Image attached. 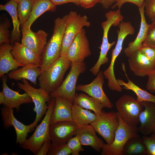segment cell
<instances>
[{"mask_svg": "<svg viewBox=\"0 0 155 155\" xmlns=\"http://www.w3.org/2000/svg\"><path fill=\"white\" fill-rule=\"evenodd\" d=\"M68 15L58 17L54 21L53 34L45 45L40 56L39 67L42 71L46 69L60 56L62 42Z\"/></svg>", "mask_w": 155, "mask_h": 155, "instance_id": "6da1fadb", "label": "cell"}, {"mask_svg": "<svg viewBox=\"0 0 155 155\" xmlns=\"http://www.w3.org/2000/svg\"><path fill=\"white\" fill-rule=\"evenodd\" d=\"M71 63L66 55L60 56L42 71L38 78L40 87L49 94L55 91L62 84L64 75Z\"/></svg>", "mask_w": 155, "mask_h": 155, "instance_id": "7a4b0ae2", "label": "cell"}, {"mask_svg": "<svg viewBox=\"0 0 155 155\" xmlns=\"http://www.w3.org/2000/svg\"><path fill=\"white\" fill-rule=\"evenodd\" d=\"M106 20L102 22L101 26L103 30L102 42L100 47V51L98 59L95 64L90 69L92 74L96 75L99 72L101 66L107 63L109 61L107 53L111 48L116 43L115 41L109 43L108 39L109 30L112 26H119L123 21V17L120 9L116 11H110L105 14Z\"/></svg>", "mask_w": 155, "mask_h": 155, "instance_id": "3957f363", "label": "cell"}, {"mask_svg": "<svg viewBox=\"0 0 155 155\" xmlns=\"http://www.w3.org/2000/svg\"><path fill=\"white\" fill-rule=\"evenodd\" d=\"M55 98H51L48 102V108L44 118L36 127L32 135L21 146L23 148L29 150L36 155L43 143L50 140L49 134L51 119L55 104Z\"/></svg>", "mask_w": 155, "mask_h": 155, "instance_id": "277c9868", "label": "cell"}, {"mask_svg": "<svg viewBox=\"0 0 155 155\" xmlns=\"http://www.w3.org/2000/svg\"><path fill=\"white\" fill-rule=\"evenodd\" d=\"M119 28L117 31V41L115 48L112 50L110 65L108 68L103 72L104 78L108 80L107 85L109 88L115 91H118L121 88L114 74V68L115 61L122 50L125 38L129 35H133L135 32L134 27L129 22L122 21L119 24Z\"/></svg>", "mask_w": 155, "mask_h": 155, "instance_id": "5b68a950", "label": "cell"}, {"mask_svg": "<svg viewBox=\"0 0 155 155\" xmlns=\"http://www.w3.org/2000/svg\"><path fill=\"white\" fill-rule=\"evenodd\" d=\"M117 113L119 125L114 140L110 144H104L100 152L102 155H123L124 146L128 140L131 138L139 136L138 127L128 125Z\"/></svg>", "mask_w": 155, "mask_h": 155, "instance_id": "8992f818", "label": "cell"}, {"mask_svg": "<svg viewBox=\"0 0 155 155\" xmlns=\"http://www.w3.org/2000/svg\"><path fill=\"white\" fill-rule=\"evenodd\" d=\"M117 112L128 125L137 127L140 124L139 117L144 108L142 102L127 94L123 95L116 102Z\"/></svg>", "mask_w": 155, "mask_h": 155, "instance_id": "52a82bcc", "label": "cell"}, {"mask_svg": "<svg viewBox=\"0 0 155 155\" xmlns=\"http://www.w3.org/2000/svg\"><path fill=\"white\" fill-rule=\"evenodd\" d=\"M22 81V83H17L18 87L31 97L34 105L33 111L36 113V117L34 121L31 124L34 130L37 123L46 114L48 108L46 103L50 100L51 98L49 93L44 89L40 87L39 88L34 87L27 80L24 79Z\"/></svg>", "mask_w": 155, "mask_h": 155, "instance_id": "ba28073f", "label": "cell"}, {"mask_svg": "<svg viewBox=\"0 0 155 155\" xmlns=\"http://www.w3.org/2000/svg\"><path fill=\"white\" fill-rule=\"evenodd\" d=\"M71 69L65 80L55 91L49 94L51 98L57 96L66 98L73 102L76 97V84L80 75L86 70L85 63L71 62Z\"/></svg>", "mask_w": 155, "mask_h": 155, "instance_id": "9c48e42d", "label": "cell"}, {"mask_svg": "<svg viewBox=\"0 0 155 155\" xmlns=\"http://www.w3.org/2000/svg\"><path fill=\"white\" fill-rule=\"evenodd\" d=\"M90 23L86 15L81 16L75 11H71L68 14V18L63 38L60 56H66L69 48L76 35L83 27H88Z\"/></svg>", "mask_w": 155, "mask_h": 155, "instance_id": "30bf717a", "label": "cell"}, {"mask_svg": "<svg viewBox=\"0 0 155 155\" xmlns=\"http://www.w3.org/2000/svg\"><path fill=\"white\" fill-rule=\"evenodd\" d=\"M96 132L110 144L113 142L119 125L117 112L102 111L100 115L91 123Z\"/></svg>", "mask_w": 155, "mask_h": 155, "instance_id": "8fae6325", "label": "cell"}, {"mask_svg": "<svg viewBox=\"0 0 155 155\" xmlns=\"http://www.w3.org/2000/svg\"><path fill=\"white\" fill-rule=\"evenodd\" d=\"M78 127L73 121H61L51 123L49 134L52 146H58L66 144L74 135Z\"/></svg>", "mask_w": 155, "mask_h": 155, "instance_id": "7c38bea8", "label": "cell"}, {"mask_svg": "<svg viewBox=\"0 0 155 155\" xmlns=\"http://www.w3.org/2000/svg\"><path fill=\"white\" fill-rule=\"evenodd\" d=\"M1 111L3 127L7 129L13 127L16 135V143L21 146L26 140L28 133L33 131L32 125H26L18 120L14 116L13 108L4 106Z\"/></svg>", "mask_w": 155, "mask_h": 155, "instance_id": "4fadbf2b", "label": "cell"}, {"mask_svg": "<svg viewBox=\"0 0 155 155\" xmlns=\"http://www.w3.org/2000/svg\"><path fill=\"white\" fill-rule=\"evenodd\" d=\"M104 77L103 72L100 71L90 83L86 85H78L76 87V89L83 91L94 98L100 102L104 107L111 109L113 105L103 89Z\"/></svg>", "mask_w": 155, "mask_h": 155, "instance_id": "5bb4252c", "label": "cell"}, {"mask_svg": "<svg viewBox=\"0 0 155 155\" xmlns=\"http://www.w3.org/2000/svg\"><path fill=\"white\" fill-rule=\"evenodd\" d=\"M91 54L89 41L85 30L83 28L71 44L66 56L71 62L82 63Z\"/></svg>", "mask_w": 155, "mask_h": 155, "instance_id": "9a60e30c", "label": "cell"}, {"mask_svg": "<svg viewBox=\"0 0 155 155\" xmlns=\"http://www.w3.org/2000/svg\"><path fill=\"white\" fill-rule=\"evenodd\" d=\"M21 43L40 56L47 43V33L41 30L34 32L31 28H21Z\"/></svg>", "mask_w": 155, "mask_h": 155, "instance_id": "2e32d148", "label": "cell"}, {"mask_svg": "<svg viewBox=\"0 0 155 155\" xmlns=\"http://www.w3.org/2000/svg\"><path fill=\"white\" fill-rule=\"evenodd\" d=\"M128 57L130 69L135 75L144 77L155 70V65L139 50L134 52Z\"/></svg>", "mask_w": 155, "mask_h": 155, "instance_id": "e0dca14e", "label": "cell"}, {"mask_svg": "<svg viewBox=\"0 0 155 155\" xmlns=\"http://www.w3.org/2000/svg\"><path fill=\"white\" fill-rule=\"evenodd\" d=\"M2 91L5 97L3 106L9 108H15L17 111H20L21 105L33 102L31 97L26 92L23 94L14 91L9 88L7 84V76L5 75L2 77Z\"/></svg>", "mask_w": 155, "mask_h": 155, "instance_id": "ac0fdd59", "label": "cell"}, {"mask_svg": "<svg viewBox=\"0 0 155 155\" xmlns=\"http://www.w3.org/2000/svg\"><path fill=\"white\" fill-rule=\"evenodd\" d=\"M144 108L139 117L140 126L138 131L144 136L155 133V103L143 101Z\"/></svg>", "mask_w": 155, "mask_h": 155, "instance_id": "d6986e66", "label": "cell"}, {"mask_svg": "<svg viewBox=\"0 0 155 155\" xmlns=\"http://www.w3.org/2000/svg\"><path fill=\"white\" fill-rule=\"evenodd\" d=\"M96 131L91 124L78 126L74 135L78 136L82 146H90L100 152L104 144L96 135Z\"/></svg>", "mask_w": 155, "mask_h": 155, "instance_id": "ffe728a7", "label": "cell"}, {"mask_svg": "<svg viewBox=\"0 0 155 155\" xmlns=\"http://www.w3.org/2000/svg\"><path fill=\"white\" fill-rule=\"evenodd\" d=\"M55 98V104L50 124L61 121H73L71 107L73 102L68 99L62 96Z\"/></svg>", "mask_w": 155, "mask_h": 155, "instance_id": "44dd1931", "label": "cell"}, {"mask_svg": "<svg viewBox=\"0 0 155 155\" xmlns=\"http://www.w3.org/2000/svg\"><path fill=\"white\" fill-rule=\"evenodd\" d=\"M11 53L16 60L23 66L29 64L40 65V56L19 42H14Z\"/></svg>", "mask_w": 155, "mask_h": 155, "instance_id": "7402d4cb", "label": "cell"}, {"mask_svg": "<svg viewBox=\"0 0 155 155\" xmlns=\"http://www.w3.org/2000/svg\"><path fill=\"white\" fill-rule=\"evenodd\" d=\"M13 45L9 43L1 44L0 46V77L6 73L24 66L14 59L11 51Z\"/></svg>", "mask_w": 155, "mask_h": 155, "instance_id": "603a6c76", "label": "cell"}, {"mask_svg": "<svg viewBox=\"0 0 155 155\" xmlns=\"http://www.w3.org/2000/svg\"><path fill=\"white\" fill-rule=\"evenodd\" d=\"M42 72L39 65L29 64L10 71L8 77L9 79L16 81L24 79L28 80L34 85H36L37 79Z\"/></svg>", "mask_w": 155, "mask_h": 155, "instance_id": "cb8c5ba5", "label": "cell"}, {"mask_svg": "<svg viewBox=\"0 0 155 155\" xmlns=\"http://www.w3.org/2000/svg\"><path fill=\"white\" fill-rule=\"evenodd\" d=\"M141 17V23L139 31L135 39L130 42L128 46L124 49L123 53L127 57H129L132 53L139 50L146 38L149 27L146 22L145 16V9L144 4L140 7L138 8Z\"/></svg>", "mask_w": 155, "mask_h": 155, "instance_id": "d4e9b609", "label": "cell"}, {"mask_svg": "<svg viewBox=\"0 0 155 155\" xmlns=\"http://www.w3.org/2000/svg\"><path fill=\"white\" fill-rule=\"evenodd\" d=\"M56 9V5L50 0H35L30 16L26 23L21 26V28L30 29L32 24L42 14L47 11L53 12Z\"/></svg>", "mask_w": 155, "mask_h": 155, "instance_id": "484cf974", "label": "cell"}, {"mask_svg": "<svg viewBox=\"0 0 155 155\" xmlns=\"http://www.w3.org/2000/svg\"><path fill=\"white\" fill-rule=\"evenodd\" d=\"M17 7L18 3L11 0L4 5H0V10L7 11L12 19L13 28L10 38L11 43L19 42L21 36L20 30V24L18 13Z\"/></svg>", "mask_w": 155, "mask_h": 155, "instance_id": "4316f807", "label": "cell"}, {"mask_svg": "<svg viewBox=\"0 0 155 155\" xmlns=\"http://www.w3.org/2000/svg\"><path fill=\"white\" fill-rule=\"evenodd\" d=\"M122 68L124 71L128 82L125 83L122 80L118 79L117 81L118 84L123 87L125 89L131 90L136 94V99L139 102L148 101L155 103V96L140 88L134 84L128 78L126 73L125 65L122 63Z\"/></svg>", "mask_w": 155, "mask_h": 155, "instance_id": "83f0119b", "label": "cell"}, {"mask_svg": "<svg viewBox=\"0 0 155 155\" xmlns=\"http://www.w3.org/2000/svg\"><path fill=\"white\" fill-rule=\"evenodd\" d=\"M72 119L78 126L90 124L94 121L97 116L90 111L73 103L72 106Z\"/></svg>", "mask_w": 155, "mask_h": 155, "instance_id": "f1b7e54d", "label": "cell"}, {"mask_svg": "<svg viewBox=\"0 0 155 155\" xmlns=\"http://www.w3.org/2000/svg\"><path fill=\"white\" fill-rule=\"evenodd\" d=\"M73 103L77 104L84 108L93 111L97 116L100 115L102 108H104L97 100L82 93L76 95Z\"/></svg>", "mask_w": 155, "mask_h": 155, "instance_id": "f546056e", "label": "cell"}, {"mask_svg": "<svg viewBox=\"0 0 155 155\" xmlns=\"http://www.w3.org/2000/svg\"><path fill=\"white\" fill-rule=\"evenodd\" d=\"M146 155V148L140 135L129 139L123 149V155Z\"/></svg>", "mask_w": 155, "mask_h": 155, "instance_id": "4dcf8cb0", "label": "cell"}, {"mask_svg": "<svg viewBox=\"0 0 155 155\" xmlns=\"http://www.w3.org/2000/svg\"><path fill=\"white\" fill-rule=\"evenodd\" d=\"M35 1L26 0L18 3L17 11L21 26L28 20Z\"/></svg>", "mask_w": 155, "mask_h": 155, "instance_id": "1f68e13d", "label": "cell"}, {"mask_svg": "<svg viewBox=\"0 0 155 155\" xmlns=\"http://www.w3.org/2000/svg\"><path fill=\"white\" fill-rule=\"evenodd\" d=\"M142 44L155 49V22L149 24L146 38Z\"/></svg>", "mask_w": 155, "mask_h": 155, "instance_id": "d6a6232c", "label": "cell"}, {"mask_svg": "<svg viewBox=\"0 0 155 155\" xmlns=\"http://www.w3.org/2000/svg\"><path fill=\"white\" fill-rule=\"evenodd\" d=\"M66 144L71 151V155H79L80 152L84 151L79 139L77 136L71 138Z\"/></svg>", "mask_w": 155, "mask_h": 155, "instance_id": "836d02e7", "label": "cell"}, {"mask_svg": "<svg viewBox=\"0 0 155 155\" xmlns=\"http://www.w3.org/2000/svg\"><path fill=\"white\" fill-rule=\"evenodd\" d=\"M146 149V155H155V133L149 136H144L142 137Z\"/></svg>", "mask_w": 155, "mask_h": 155, "instance_id": "e575fe53", "label": "cell"}, {"mask_svg": "<svg viewBox=\"0 0 155 155\" xmlns=\"http://www.w3.org/2000/svg\"><path fill=\"white\" fill-rule=\"evenodd\" d=\"M9 26V22L6 21L0 25V44L9 43L10 32L8 29Z\"/></svg>", "mask_w": 155, "mask_h": 155, "instance_id": "d590c367", "label": "cell"}, {"mask_svg": "<svg viewBox=\"0 0 155 155\" xmlns=\"http://www.w3.org/2000/svg\"><path fill=\"white\" fill-rule=\"evenodd\" d=\"M145 13L152 22H155V0H145Z\"/></svg>", "mask_w": 155, "mask_h": 155, "instance_id": "8d00e7d4", "label": "cell"}, {"mask_svg": "<svg viewBox=\"0 0 155 155\" xmlns=\"http://www.w3.org/2000/svg\"><path fill=\"white\" fill-rule=\"evenodd\" d=\"M71 151L66 144L58 146H52L49 149L47 155H69Z\"/></svg>", "mask_w": 155, "mask_h": 155, "instance_id": "74e56055", "label": "cell"}, {"mask_svg": "<svg viewBox=\"0 0 155 155\" xmlns=\"http://www.w3.org/2000/svg\"><path fill=\"white\" fill-rule=\"evenodd\" d=\"M139 50L155 65V49L142 44Z\"/></svg>", "mask_w": 155, "mask_h": 155, "instance_id": "f35d334b", "label": "cell"}, {"mask_svg": "<svg viewBox=\"0 0 155 155\" xmlns=\"http://www.w3.org/2000/svg\"><path fill=\"white\" fill-rule=\"evenodd\" d=\"M145 0H117L112 7V9L117 7L120 9L122 5L126 3H130L136 5L139 8L144 4Z\"/></svg>", "mask_w": 155, "mask_h": 155, "instance_id": "ab89813d", "label": "cell"}, {"mask_svg": "<svg viewBox=\"0 0 155 155\" xmlns=\"http://www.w3.org/2000/svg\"><path fill=\"white\" fill-rule=\"evenodd\" d=\"M148 76V79L146 85V89L151 93L155 94V70Z\"/></svg>", "mask_w": 155, "mask_h": 155, "instance_id": "60d3db41", "label": "cell"}, {"mask_svg": "<svg viewBox=\"0 0 155 155\" xmlns=\"http://www.w3.org/2000/svg\"><path fill=\"white\" fill-rule=\"evenodd\" d=\"M52 146L50 140L45 141L43 144L36 155H46Z\"/></svg>", "mask_w": 155, "mask_h": 155, "instance_id": "b9f144b4", "label": "cell"}, {"mask_svg": "<svg viewBox=\"0 0 155 155\" xmlns=\"http://www.w3.org/2000/svg\"><path fill=\"white\" fill-rule=\"evenodd\" d=\"M100 0H80V5L84 9L91 8L94 6Z\"/></svg>", "mask_w": 155, "mask_h": 155, "instance_id": "7bdbcfd3", "label": "cell"}, {"mask_svg": "<svg viewBox=\"0 0 155 155\" xmlns=\"http://www.w3.org/2000/svg\"><path fill=\"white\" fill-rule=\"evenodd\" d=\"M55 5H60L68 3H72L77 6L80 5V0H50Z\"/></svg>", "mask_w": 155, "mask_h": 155, "instance_id": "ee69618b", "label": "cell"}, {"mask_svg": "<svg viewBox=\"0 0 155 155\" xmlns=\"http://www.w3.org/2000/svg\"><path fill=\"white\" fill-rule=\"evenodd\" d=\"M117 0H100L99 3L105 9H108L115 3Z\"/></svg>", "mask_w": 155, "mask_h": 155, "instance_id": "f6af8a7d", "label": "cell"}, {"mask_svg": "<svg viewBox=\"0 0 155 155\" xmlns=\"http://www.w3.org/2000/svg\"><path fill=\"white\" fill-rule=\"evenodd\" d=\"M5 100V97L3 91L0 92V104H3Z\"/></svg>", "mask_w": 155, "mask_h": 155, "instance_id": "bcb514c9", "label": "cell"}, {"mask_svg": "<svg viewBox=\"0 0 155 155\" xmlns=\"http://www.w3.org/2000/svg\"><path fill=\"white\" fill-rule=\"evenodd\" d=\"M7 0L13 1H15V2H16L17 3H19V2H21V1H25V0Z\"/></svg>", "mask_w": 155, "mask_h": 155, "instance_id": "7dc6e473", "label": "cell"}]
</instances>
